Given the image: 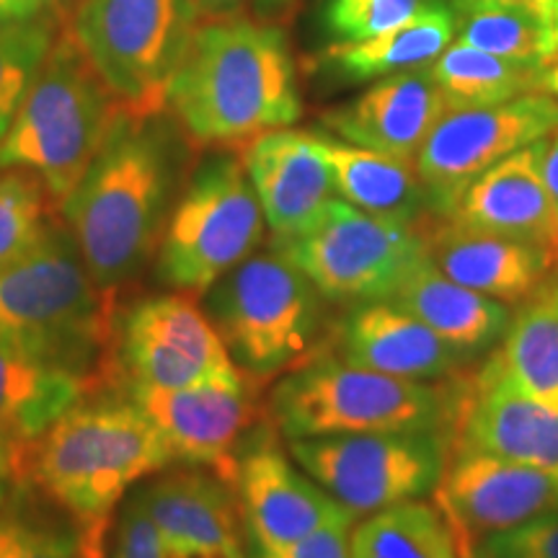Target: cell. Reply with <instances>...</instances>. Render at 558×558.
Listing matches in <instances>:
<instances>
[{"label":"cell","instance_id":"obj_10","mask_svg":"<svg viewBox=\"0 0 558 558\" xmlns=\"http://www.w3.org/2000/svg\"><path fill=\"white\" fill-rule=\"evenodd\" d=\"M213 320L190 292L153 295L114 311L96 388H197L246 383Z\"/></svg>","mask_w":558,"mask_h":558},{"label":"cell","instance_id":"obj_5","mask_svg":"<svg viewBox=\"0 0 558 558\" xmlns=\"http://www.w3.org/2000/svg\"><path fill=\"white\" fill-rule=\"evenodd\" d=\"M122 104L62 26L16 120L0 140V169L29 171L60 209L101 150Z\"/></svg>","mask_w":558,"mask_h":558},{"label":"cell","instance_id":"obj_33","mask_svg":"<svg viewBox=\"0 0 558 558\" xmlns=\"http://www.w3.org/2000/svg\"><path fill=\"white\" fill-rule=\"evenodd\" d=\"M60 29L58 11L0 21V140L16 120Z\"/></svg>","mask_w":558,"mask_h":558},{"label":"cell","instance_id":"obj_28","mask_svg":"<svg viewBox=\"0 0 558 558\" xmlns=\"http://www.w3.org/2000/svg\"><path fill=\"white\" fill-rule=\"evenodd\" d=\"M494 360L530 396L558 409V279L541 284L509 320Z\"/></svg>","mask_w":558,"mask_h":558},{"label":"cell","instance_id":"obj_42","mask_svg":"<svg viewBox=\"0 0 558 558\" xmlns=\"http://www.w3.org/2000/svg\"><path fill=\"white\" fill-rule=\"evenodd\" d=\"M60 3L62 0H0V21L39 16V13L58 11Z\"/></svg>","mask_w":558,"mask_h":558},{"label":"cell","instance_id":"obj_25","mask_svg":"<svg viewBox=\"0 0 558 558\" xmlns=\"http://www.w3.org/2000/svg\"><path fill=\"white\" fill-rule=\"evenodd\" d=\"M90 390L83 375L0 339V429L11 437L34 442Z\"/></svg>","mask_w":558,"mask_h":558},{"label":"cell","instance_id":"obj_34","mask_svg":"<svg viewBox=\"0 0 558 558\" xmlns=\"http://www.w3.org/2000/svg\"><path fill=\"white\" fill-rule=\"evenodd\" d=\"M50 194L29 171L0 169V269L26 254L50 226Z\"/></svg>","mask_w":558,"mask_h":558},{"label":"cell","instance_id":"obj_1","mask_svg":"<svg viewBox=\"0 0 558 558\" xmlns=\"http://www.w3.org/2000/svg\"><path fill=\"white\" fill-rule=\"evenodd\" d=\"M190 137L169 111L120 109L62 220L96 284L109 295L156 262L171 209L190 171Z\"/></svg>","mask_w":558,"mask_h":558},{"label":"cell","instance_id":"obj_17","mask_svg":"<svg viewBox=\"0 0 558 558\" xmlns=\"http://www.w3.org/2000/svg\"><path fill=\"white\" fill-rule=\"evenodd\" d=\"M241 160L275 241L308 233L329 213L337 190L316 132H262L248 140Z\"/></svg>","mask_w":558,"mask_h":558},{"label":"cell","instance_id":"obj_39","mask_svg":"<svg viewBox=\"0 0 558 558\" xmlns=\"http://www.w3.org/2000/svg\"><path fill=\"white\" fill-rule=\"evenodd\" d=\"M452 13H469V11H481V9H520L533 13L543 21L554 19V0H448ZM554 26V24H550Z\"/></svg>","mask_w":558,"mask_h":558},{"label":"cell","instance_id":"obj_11","mask_svg":"<svg viewBox=\"0 0 558 558\" xmlns=\"http://www.w3.org/2000/svg\"><path fill=\"white\" fill-rule=\"evenodd\" d=\"M271 248L288 256L324 300L362 305L390 300L407 271L429 254V241L414 222L369 215L333 197L316 228Z\"/></svg>","mask_w":558,"mask_h":558},{"label":"cell","instance_id":"obj_40","mask_svg":"<svg viewBox=\"0 0 558 558\" xmlns=\"http://www.w3.org/2000/svg\"><path fill=\"white\" fill-rule=\"evenodd\" d=\"M32 442H21L9 432L0 429V481H16L26 476V460H29Z\"/></svg>","mask_w":558,"mask_h":558},{"label":"cell","instance_id":"obj_27","mask_svg":"<svg viewBox=\"0 0 558 558\" xmlns=\"http://www.w3.org/2000/svg\"><path fill=\"white\" fill-rule=\"evenodd\" d=\"M456 41V13L448 3L416 16L399 29L365 41H333L318 62L339 78L365 83L403 70L427 68Z\"/></svg>","mask_w":558,"mask_h":558},{"label":"cell","instance_id":"obj_3","mask_svg":"<svg viewBox=\"0 0 558 558\" xmlns=\"http://www.w3.org/2000/svg\"><path fill=\"white\" fill-rule=\"evenodd\" d=\"M169 465V450L143 411L117 390L101 388L34 439L24 478L88 525L111 520L132 488Z\"/></svg>","mask_w":558,"mask_h":558},{"label":"cell","instance_id":"obj_47","mask_svg":"<svg viewBox=\"0 0 558 558\" xmlns=\"http://www.w3.org/2000/svg\"><path fill=\"white\" fill-rule=\"evenodd\" d=\"M543 90L558 99V58L546 68V78H543Z\"/></svg>","mask_w":558,"mask_h":558},{"label":"cell","instance_id":"obj_15","mask_svg":"<svg viewBox=\"0 0 558 558\" xmlns=\"http://www.w3.org/2000/svg\"><path fill=\"white\" fill-rule=\"evenodd\" d=\"M111 390L143 411L163 439L171 463L209 469L226 481L233 471L235 450L256 422V401L248 380L179 390L148 386H117Z\"/></svg>","mask_w":558,"mask_h":558},{"label":"cell","instance_id":"obj_4","mask_svg":"<svg viewBox=\"0 0 558 558\" xmlns=\"http://www.w3.org/2000/svg\"><path fill=\"white\" fill-rule=\"evenodd\" d=\"M114 295L83 262L65 222H50L39 241L0 269V339L99 380L114 324Z\"/></svg>","mask_w":558,"mask_h":558},{"label":"cell","instance_id":"obj_31","mask_svg":"<svg viewBox=\"0 0 558 558\" xmlns=\"http://www.w3.org/2000/svg\"><path fill=\"white\" fill-rule=\"evenodd\" d=\"M83 525L32 494V481L19 478L0 512V558H75Z\"/></svg>","mask_w":558,"mask_h":558},{"label":"cell","instance_id":"obj_20","mask_svg":"<svg viewBox=\"0 0 558 558\" xmlns=\"http://www.w3.org/2000/svg\"><path fill=\"white\" fill-rule=\"evenodd\" d=\"M458 450L558 471V409L530 396L492 360L481 369L460 424Z\"/></svg>","mask_w":558,"mask_h":558},{"label":"cell","instance_id":"obj_45","mask_svg":"<svg viewBox=\"0 0 558 558\" xmlns=\"http://www.w3.org/2000/svg\"><path fill=\"white\" fill-rule=\"evenodd\" d=\"M445 520H448V518H445ZM450 530H452V538H456L458 558H484V556L478 554L476 541H473L471 535L465 533V530H460L458 525H452V522H450Z\"/></svg>","mask_w":558,"mask_h":558},{"label":"cell","instance_id":"obj_43","mask_svg":"<svg viewBox=\"0 0 558 558\" xmlns=\"http://www.w3.org/2000/svg\"><path fill=\"white\" fill-rule=\"evenodd\" d=\"M109 525H111V520L88 522V525H83L81 548H78V556H75V558H107Z\"/></svg>","mask_w":558,"mask_h":558},{"label":"cell","instance_id":"obj_2","mask_svg":"<svg viewBox=\"0 0 558 558\" xmlns=\"http://www.w3.org/2000/svg\"><path fill=\"white\" fill-rule=\"evenodd\" d=\"M166 111L197 145H239L303 114L288 39L271 24H197L166 94Z\"/></svg>","mask_w":558,"mask_h":558},{"label":"cell","instance_id":"obj_9","mask_svg":"<svg viewBox=\"0 0 558 558\" xmlns=\"http://www.w3.org/2000/svg\"><path fill=\"white\" fill-rule=\"evenodd\" d=\"M199 16L194 0H78L68 32L124 109L153 114Z\"/></svg>","mask_w":558,"mask_h":558},{"label":"cell","instance_id":"obj_19","mask_svg":"<svg viewBox=\"0 0 558 558\" xmlns=\"http://www.w3.org/2000/svg\"><path fill=\"white\" fill-rule=\"evenodd\" d=\"M448 111L432 68H414L373 83L365 94L326 111V132L357 148L414 160L424 140Z\"/></svg>","mask_w":558,"mask_h":558},{"label":"cell","instance_id":"obj_8","mask_svg":"<svg viewBox=\"0 0 558 558\" xmlns=\"http://www.w3.org/2000/svg\"><path fill=\"white\" fill-rule=\"evenodd\" d=\"M264 226L267 220L243 160L233 153H209L194 166L171 209L153 262L158 282L205 295L259 248Z\"/></svg>","mask_w":558,"mask_h":558},{"label":"cell","instance_id":"obj_21","mask_svg":"<svg viewBox=\"0 0 558 558\" xmlns=\"http://www.w3.org/2000/svg\"><path fill=\"white\" fill-rule=\"evenodd\" d=\"M546 137L514 150L481 173L460 197L450 222L484 233L518 239L548 251L558 264V226L543 181Z\"/></svg>","mask_w":558,"mask_h":558},{"label":"cell","instance_id":"obj_29","mask_svg":"<svg viewBox=\"0 0 558 558\" xmlns=\"http://www.w3.org/2000/svg\"><path fill=\"white\" fill-rule=\"evenodd\" d=\"M429 68L448 109L512 101L518 96L543 90L546 78V68L497 58L463 41H452Z\"/></svg>","mask_w":558,"mask_h":558},{"label":"cell","instance_id":"obj_7","mask_svg":"<svg viewBox=\"0 0 558 558\" xmlns=\"http://www.w3.org/2000/svg\"><path fill=\"white\" fill-rule=\"evenodd\" d=\"M448 411L442 388L375 373L324 352L290 369L269 399V416L284 439L439 432Z\"/></svg>","mask_w":558,"mask_h":558},{"label":"cell","instance_id":"obj_26","mask_svg":"<svg viewBox=\"0 0 558 558\" xmlns=\"http://www.w3.org/2000/svg\"><path fill=\"white\" fill-rule=\"evenodd\" d=\"M320 150L331 166L333 190L339 199L380 218L414 222L429 213L427 192L414 160H403L357 148L333 135L316 132Z\"/></svg>","mask_w":558,"mask_h":558},{"label":"cell","instance_id":"obj_23","mask_svg":"<svg viewBox=\"0 0 558 558\" xmlns=\"http://www.w3.org/2000/svg\"><path fill=\"white\" fill-rule=\"evenodd\" d=\"M429 259L452 282L499 303L527 300L554 269L548 251L541 246L456 222H448L429 243Z\"/></svg>","mask_w":558,"mask_h":558},{"label":"cell","instance_id":"obj_38","mask_svg":"<svg viewBox=\"0 0 558 558\" xmlns=\"http://www.w3.org/2000/svg\"><path fill=\"white\" fill-rule=\"evenodd\" d=\"M349 527L352 525H331L308 535V538L292 543L288 548L259 550L256 558H352L349 550Z\"/></svg>","mask_w":558,"mask_h":558},{"label":"cell","instance_id":"obj_48","mask_svg":"<svg viewBox=\"0 0 558 558\" xmlns=\"http://www.w3.org/2000/svg\"><path fill=\"white\" fill-rule=\"evenodd\" d=\"M16 481H19V478H16ZM16 481H0V512H3L5 501H9L11 492H13V484H16Z\"/></svg>","mask_w":558,"mask_h":558},{"label":"cell","instance_id":"obj_49","mask_svg":"<svg viewBox=\"0 0 558 558\" xmlns=\"http://www.w3.org/2000/svg\"><path fill=\"white\" fill-rule=\"evenodd\" d=\"M550 24H554V32H556V41H558V0H554V19H550Z\"/></svg>","mask_w":558,"mask_h":558},{"label":"cell","instance_id":"obj_36","mask_svg":"<svg viewBox=\"0 0 558 558\" xmlns=\"http://www.w3.org/2000/svg\"><path fill=\"white\" fill-rule=\"evenodd\" d=\"M478 554L484 558H558V512L486 535Z\"/></svg>","mask_w":558,"mask_h":558},{"label":"cell","instance_id":"obj_24","mask_svg":"<svg viewBox=\"0 0 558 558\" xmlns=\"http://www.w3.org/2000/svg\"><path fill=\"white\" fill-rule=\"evenodd\" d=\"M388 303L427 324L465 357L497 344L512 320L505 303L452 282L435 267L429 254L407 271Z\"/></svg>","mask_w":558,"mask_h":558},{"label":"cell","instance_id":"obj_18","mask_svg":"<svg viewBox=\"0 0 558 558\" xmlns=\"http://www.w3.org/2000/svg\"><path fill=\"white\" fill-rule=\"evenodd\" d=\"M132 499L173 550L190 558H248L233 486L218 473L173 471L132 488Z\"/></svg>","mask_w":558,"mask_h":558},{"label":"cell","instance_id":"obj_41","mask_svg":"<svg viewBox=\"0 0 558 558\" xmlns=\"http://www.w3.org/2000/svg\"><path fill=\"white\" fill-rule=\"evenodd\" d=\"M543 181L554 209V220L558 226V130L546 137V150H543Z\"/></svg>","mask_w":558,"mask_h":558},{"label":"cell","instance_id":"obj_6","mask_svg":"<svg viewBox=\"0 0 558 558\" xmlns=\"http://www.w3.org/2000/svg\"><path fill=\"white\" fill-rule=\"evenodd\" d=\"M205 313L248 378L290 373L318 352L324 295L277 248L251 254L205 292Z\"/></svg>","mask_w":558,"mask_h":558},{"label":"cell","instance_id":"obj_35","mask_svg":"<svg viewBox=\"0 0 558 558\" xmlns=\"http://www.w3.org/2000/svg\"><path fill=\"white\" fill-rule=\"evenodd\" d=\"M445 0H326L324 21L333 41H365L399 29Z\"/></svg>","mask_w":558,"mask_h":558},{"label":"cell","instance_id":"obj_13","mask_svg":"<svg viewBox=\"0 0 558 558\" xmlns=\"http://www.w3.org/2000/svg\"><path fill=\"white\" fill-rule=\"evenodd\" d=\"M558 130V99L535 90L488 107L448 109L416 156L429 213L450 218L481 173Z\"/></svg>","mask_w":558,"mask_h":558},{"label":"cell","instance_id":"obj_14","mask_svg":"<svg viewBox=\"0 0 558 558\" xmlns=\"http://www.w3.org/2000/svg\"><path fill=\"white\" fill-rule=\"evenodd\" d=\"M228 481L256 554L288 548L318 530L357 520L288 458L267 427L243 437Z\"/></svg>","mask_w":558,"mask_h":558},{"label":"cell","instance_id":"obj_16","mask_svg":"<svg viewBox=\"0 0 558 558\" xmlns=\"http://www.w3.org/2000/svg\"><path fill=\"white\" fill-rule=\"evenodd\" d=\"M437 492L445 518L473 541L558 512L554 473L473 450H458Z\"/></svg>","mask_w":558,"mask_h":558},{"label":"cell","instance_id":"obj_30","mask_svg":"<svg viewBox=\"0 0 558 558\" xmlns=\"http://www.w3.org/2000/svg\"><path fill=\"white\" fill-rule=\"evenodd\" d=\"M352 558H458L442 509L424 501L380 509L354 527Z\"/></svg>","mask_w":558,"mask_h":558},{"label":"cell","instance_id":"obj_46","mask_svg":"<svg viewBox=\"0 0 558 558\" xmlns=\"http://www.w3.org/2000/svg\"><path fill=\"white\" fill-rule=\"evenodd\" d=\"M295 3L298 0H254V9L264 21H267V19L282 16V13L290 11Z\"/></svg>","mask_w":558,"mask_h":558},{"label":"cell","instance_id":"obj_12","mask_svg":"<svg viewBox=\"0 0 558 558\" xmlns=\"http://www.w3.org/2000/svg\"><path fill=\"white\" fill-rule=\"evenodd\" d=\"M288 445L300 469L357 518L424 499L448 469L439 432H354Z\"/></svg>","mask_w":558,"mask_h":558},{"label":"cell","instance_id":"obj_32","mask_svg":"<svg viewBox=\"0 0 558 558\" xmlns=\"http://www.w3.org/2000/svg\"><path fill=\"white\" fill-rule=\"evenodd\" d=\"M456 37L481 52L522 62V65L548 68L558 58L554 26L520 9H481L458 13Z\"/></svg>","mask_w":558,"mask_h":558},{"label":"cell","instance_id":"obj_22","mask_svg":"<svg viewBox=\"0 0 558 558\" xmlns=\"http://www.w3.org/2000/svg\"><path fill=\"white\" fill-rule=\"evenodd\" d=\"M339 357L352 365L407 380H435L456 373L465 354L399 305H354L337 326Z\"/></svg>","mask_w":558,"mask_h":558},{"label":"cell","instance_id":"obj_44","mask_svg":"<svg viewBox=\"0 0 558 558\" xmlns=\"http://www.w3.org/2000/svg\"><path fill=\"white\" fill-rule=\"evenodd\" d=\"M202 16L207 19H230L243 9L246 0H194Z\"/></svg>","mask_w":558,"mask_h":558},{"label":"cell","instance_id":"obj_37","mask_svg":"<svg viewBox=\"0 0 558 558\" xmlns=\"http://www.w3.org/2000/svg\"><path fill=\"white\" fill-rule=\"evenodd\" d=\"M109 558H190L173 550L158 527L153 525L145 509L128 497L114 525Z\"/></svg>","mask_w":558,"mask_h":558}]
</instances>
